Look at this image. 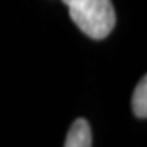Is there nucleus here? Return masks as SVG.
<instances>
[{"label": "nucleus", "instance_id": "f257e3e1", "mask_svg": "<svg viewBox=\"0 0 147 147\" xmlns=\"http://www.w3.org/2000/svg\"><path fill=\"white\" fill-rule=\"evenodd\" d=\"M74 23L94 40H102L113 30L116 12L110 0H63Z\"/></svg>", "mask_w": 147, "mask_h": 147}, {"label": "nucleus", "instance_id": "7ed1b4c3", "mask_svg": "<svg viewBox=\"0 0 147 147\" xmlns=\"http://www.w3.org/2000/svg\"><path fill=\"white\" fill-rule=\"evenodd\" d=\"M132 109L134 113L139 119L147 117V78L143 76V79L138 83L136 89L132 95Z\"/></svg>", "mask_w": 147, "mask_h": 147}, {"label": "nucleus", "instance_id": "f03ea898", "mask_svg": "<svg viewBox=\"0 0 147 147\" xmlns=\"http://www.w3.org/2000/svg\"><path fill=\"white\" fill-rule=\"evenodd\" d=\"M64 147H91V131L84 119H78L69 128Z\"/></svg>", "mask_w": 147, "mask_h": 147}]
</instances>
